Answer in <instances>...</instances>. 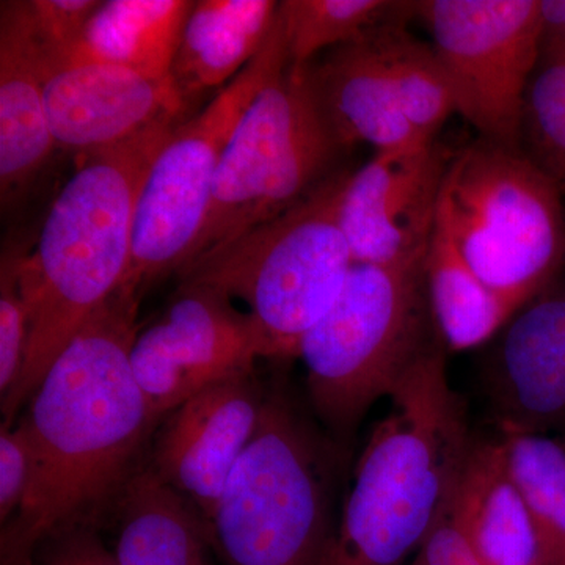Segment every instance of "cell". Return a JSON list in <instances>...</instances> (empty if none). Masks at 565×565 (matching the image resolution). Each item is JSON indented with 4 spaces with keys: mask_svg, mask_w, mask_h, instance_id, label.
Here are the masks:
<instances>
[{
    "mask_svg": "<svg viewBox=\"0 0 565 565\" xmlns=\"http://www.w3.org/2000/svg\"><path fill=\"white\" fill-rule=\"evenodd\" d=\"M140 303L118 289L25 404L17 426L28 441L31 481L20 511L2 525L0 565H32L55 535L99 530L147 467L159 422L131 364Z\"/></svg>",
    "mask_w": 565,
    "mask_h": 565,
    "instance_id": "obj_1",
    "label": "cell"
},
{
    "mask_svg": "<svg viewBox=\"0 0 565 565\" xmlns=\"http://www.w3.org/2000/svg\"><path fill=\"white\" fill-rule=\"evenodd\" d=\"M181 117L85 154L52 202L35 252L21 255L29 344L17 385L2 399L6 426L39 388L82 327L120 289L132 256L137 200L148 169Z\"/></svg>",
    "mask_w": 565,
    "mask_h": 565,
    "instance_id": "obj_2",
    "label": "cell"
},
{
    "mask_svg": "<svg viewBox=\"0 0 565 565\" xmlns=\"http://www.w3.org/2000/svg\"><path fill=\"white\" fill-rule=\"evenodd\" d=\"M445 351L440 341L424 353L388 397L323 565H403L444 515L473 445Z\"/></svg>",
    "mask_w": 565,
    "mask_h": 565,
    "instance_id": "obj_3",
    "label": "cell"
},
{
    "mask_svg": "<svg viewBox=\"0 0 565 565\" xmlns=\"http://www.w3.org/2000/svg\"><path fill=\"white\" fill-rule=\"evenodd\" d=\"M332 449L280 390L215 509L210 541L223 565H323L334 526Z\"/></svg>",
    "mask_w": 565,
    "mask_h": 565,
    "instance_id": "obj_4",
    "label": "cell"
},
{
    "mask_svg": "<svg viewBox=\"0 0 565 565\" xmlns=\"http://www.w3.org/2000/svg\"><path fill=\"white\" fill-rule=\"evenodd\" d=\"M424 256L396 266L353 264L337 302L300 341L297 356L307 367L311 405L338 435L355 429L371 405L392 396L441 341Z\"/></svg>",
    "mask_w": 565,
    "mask_h": 565,
    "instance_id": "obj_5",
    "label": "cell"
},
{
    "mask_svg": "<svg viewBox=\"0 0 565 565\" xmlns=\"http://www.w3.org/2000/svg\"><path fill=\"white\" fill-rule=\"evenodd\" d=\"M437 223L486 285L522 307L564 270V196L519 148L478 137L455 152Z\"/></svg>",
    "mask_w": 565,
    "mask_h": 565,
    "instance_id": "obj_6",
    "label": "cell"
},
{
    "mask_svg": "<svg viewBox=\"0 0 565 565\" xmlns=\"http://www.w3.org/2000/svg\"><path fill=\"white\" fill-rule=\"evenodd\" d=\"M349 172H334L292 210L181 270L180 281L244 300L277 359L297 356L303 334L337 302L353 264L340 225Z\"/></svg>",
    "mask_w": 565,
    "mask_h": 565,
    "instance_id": "obj_7",
    "label": "cell"
},
{
    "mask_svg": "<svg viewBox=\"0 0 565 565\" xmlns=\"http://www.w3.org/2000/svg\"><path fill=\"white\" fill-rule=\"evenodd\" d=\"M288 63L278 11L263 51L162 145L137 200L131 266L120 286L140 302L152 286L180 274L191 259L226 145L256 96Z\"/></svg>",
    "mask_w": 565,
    "mask_h": 565,
    "instance_id": "obj_8",
    "label": "cell"
},
{
    "mask_svg": "<svg viewBox=\"0 0 565 565\" xmlns=\"http://www.w3.org/2000/svg\"><path fill=\"white\" fill-rule=\"evenodd\" d=\"M341 151L305 71L288 63L256 96L226 145L203 232L184 267L292 210L332 177Z\"/></svg>",
    "mask_w": 565,
    "mask_h": 565,
    "instance_id": "obj_9",
    "label": "cell"
},
{
    "mask_svg": "<svg viewBox=\"0 0 565 565\" xmlns=\"http://www.w3.org/2000/svg\"><path fill=\"white\" fill-rule=\"evenodd\" d=\"M407 24L379 25L305 70L316 107L341 150L430 143L456 114L433 46L412 35Z\"/></svg>",
    "mask_w": 565,
    "mask_h": 565,
    "instance_id": "obj_10",
    "label": "cell"
},
{
    "mask_svg": "<svg viewBox=\"0 0 565 565\" xmlns=\"http://www.w3.org/2000/svg\"><path fill=\"white\" fill-rule=\"evenodd\" d=\"M456 114L479 139L519 148L527 85L542 55L541 0H419Z\"/></svg>",
    "mask_w": 565,
    "mask_h": 565,
    "instance_id": "obj_11",
    "label": "cell"
},
{
    "mask_svg": "<svg viewBox=\"0 0 565 565\" xmlns=\"http://www.w3.org/2000/svg\"><path fill=\"white\" fill-rule=\"evenodd\" d=\"M259 359L277 355L256 319L225 292L192 281H180L131 352L137 384L158 422L207 386L255 373Z\"/></svg>",
    "mask_w": 565,
    "mask_h": 565,
    "instance_id": "obj_12",
    "label": "cell"
},
{
    "mask_svg": "<svg viewBox=\"0 0 565 565\" xmlns=\"http://www.w3.org/2000/svg\"><path fill=\"white\" fill-rule=\"evenodd\" d=\"M455 151L435 140L382 151L345 178L340 225L353 263L396 266L426 255Z\"/></svg>",
    "mask_w": 565,
    "mask_h": 565,
    "instance_id": "obj_13",
    "label": "cell"
},
{
    "mask_svg": "<svg viewBox=\"0 0 565 565\" xmlns=\"http://www.w3.org/2000/svg\"><path fill=\"white\" fill-rule=\"evenodd\" d=\"M266 393L255 373L218 382L163 416L152 435L148 470L184 498L207 530L258 426Z\"/></svg>",
    "mask_w": 565,
    "mask_h": 565,
    "instance_id": "obj_14",
    "label": "cell"
},
{
    "mask_svg": "<svg viewBox=\"0 0 565 565\" xmlns=\"http://www.w3.org/2000/svg\"><path fill=\"white\" fill-rule=\"evenodd\" d=\"M44 99L57 148L84 154L132 139L161 118L182 117L188 107L170 76L98 62L47 66Z\"/></svg>",
    "mask_w": 565,
    "mask_h": 565,
    "instance_id": "obj_15",
    "label": "cell"
},
{
    "mask_svg": "<svg viewBox=\"0 0 565 565\" xmlns=\"http://www.w3.org/2000/svg\"><path fill=\"white\" fill-rule=\"evenodd\" d=\"M500 429L565 427V289L552 286L514 316L489 364Z\"/></svg>",
    "mask_w": 565,
    "mask_h": 565,
    "instance_id": "obj_16",
    "label": "cell"
},
{
    "mask_svg": "<svg viewBox=\"0 0 565 565\" xmlns=\"http://www.w3.org/2000/svg\"><path fill=\"white\" fill-rule=\"evenodd\" d=\"M0 6V193L6 210L40 177L57 145L44 99L46 63L29 0Z\"/></svg>",
    "mask_w": 565,
    "mask_h": 565,
    "instance_id": "obj_17",
    "label": "cell"
},
{
    "mask_svg": "<svg viewBox=\"0 0 565 565\" xmlns=\"http://www.w3.org/2000/svg\"><path fill=\"white\" fill-rule=\"evenodd\" d=\"M448 512L482 565H545L537 531L505 467L500 440H473Z\"/></svg>",
    "mask_w": 565,
    "mask_h": 565,
    "instance_id": "obj_18",
    "label": "cell"
},
{
    "mask_svg": "<svg viewBox=\"0 0 565 565\" xmlns=\"http://www.w3.org/2000/svg\"><path fill=\"white\" fill-rule=\"evenodd\" d=\"M278 11L275 0L195 2L170 68L184 103L228 85L266 46Z\"/></svg>",
    "mask_w": 565,
    "mask_h": 565,
    "instance_id": "obj_19",
    "label": "cell"
},
{
    "mask_svg": "<svg viewBox=\"0 0 565 565\" xmlns=\"http://www.w3.org/2000/svg\"><path fill=\"white\" fill-rule=\"evenodd\" d=\"M114 520L121 565H211L206 523L147 467L132 479Z\"/></svg>",
    "mask_w": 565,
    "mask_h": 565,
    "instance_id": "obj_20",
    "label": "cell"
},
{
    "mask_svg": "<svg viewBox=\"0 0 565 565\" xmlns=\"http://www.w3.org/2000/svg\"><path fill=\"white\" fill-rule=\"evenodd\" d=\"M193 6V0H103L62 62L110 63L169 77Z\"/></svg>",
    "mask_w": 565,
    "mask_h": 565,
    "instance_id": "obj_21",
    "label": "cell"
},
{
    "mask_svg": "<svg viewBox=\"0 0 565 565\" xmlns=\"http://www.w3.org/2000/svg\"><path fill=\"white\" fill-rule=\"evenodd\" d=\"M424 278L435 330L446 351L486 344L525 308L486 285L438 223L424 256Z\"/></svg>",
    "mask_w": 565,
    "mask_h": 565,
    "instance_id": "obj_22",
    "label": "cell"
},
{
    "mask_svg": "<svg viewBox=\"0 0 565 565\" xmlns=\"http://www.w3.org/2000/svg\"><path fill=\"white\" fill-rule=\"evenodd\" d=\"M512 481L533 520L545 565H565V445L542 433L500 429Z\"/></svg>",
    "mask_w": 565,
    "mask_h": 565,
    "instance_id": "obj_23",
    "label": "cell"
},
{
    "mask_svg": "<svg viewBox=\"0 0 565 565\" xmlns=\"http://www.w3.org/2000/svg\"><path fill=\"white\" fill-rule=\"evenodd\" d=\"M416 2L396 0H285L280 2L289 68L305 71L321 51H332L379 25L415 18Z\"/></svg>",
    "mask_w": 565,
    "mask_h": 565,
    "instance_id": "obj_24",
    "label": "cell"
},
{
    "mask_svg": "<svg viewBox=\"0 0 565 565\" xmlns=\"http://www.w3.org/2000/svg\"><path fill=\"white\" fill-rule=\"evenodd\" d=\"M520 150L565 196V55H541L527 85Z\"/></svg>",
    "mask_w": 565,
    "mask_h": 565,
    "instance_id": "obj_25",
    "label": "cell"
},
{
    "mask_svg": "<svg viewBox=\"0 0 565 565\" xmlns=\"http://www.w3.org/2000/svg\"><path fill=\"white\" fill-rule=\"evenodd\" d=\"M20 250L0 263V401L17 385L29 344V308L20 281Z\"/></svg>",
    "mask_w": 565,
    "mask_h": 565,
    "instance_id": "obj_26",
    "label": "cell"
},
{
    "mask_svg": "<svg viewBox=\"0 0 565 565\" xmlns=\"http://www.w3.org/2000/svg\"><path fill=\"white\" fill-rule=\"evenodd\" d=\"M102 3L103 0H29L46 68L62 62L76 47Z\"/></svg>",
    "mask_w": 565,
    "mask_h": 565,
    "instance_id": "obj_27",
    "label": "cell"
},
{
    "mask_svg": "<svg viewBox=\"0 0 565 565\" xmlns=\"http://www.w3.org/2000/svg\"><path fill=\"white\" fill-rule=\"evenodd\" d=\"M31 481V455L18 426L0 427V522L20 511Z\"/></svg>",
    "mask_w": 565,
    "mask_h": 565,
    "instance_id": "obj_28",
    "label": "cell"
},
{
    "mask_svg": "<svg viewBox=\"0 0 565 565\" xmlns=\"http://www.w3.org/2000/svg\"><path fill=\"white\" fill-rule=\"evenodd\" d=\"M412 565H482L460 533L446 505L433 531L423 542Z\"/></svg>",
    "mask_w": 565,
    "mask_h": 565,
    "instance_id": "obj_29",
    "label": "cell"
},
{
    "mask_svg": "<svg viewBox=\"0 0 565 565\" xmlns=\"http://www.w3.org/2000/svg\"><path fill=\"white\" fill-rule=\"evenodd\" d=\"M57 550L68 565H121L117 553L106 548L98 530L77 527L44 542Z\"/></svg>",
    "mask_w": 565,
    "mask_h": 565,
    "instance_id": "obj_30",
    "label": "cell"
},
{
    "mask_svg": "<svg viewBox=\"0 0 565 565\" xmlns=\"http://www.w3.org/2000/svg\"><path fill=\"white\" fill-rule=\"evenodd\" d=\"M542 54L565 55V0H541Z\"/></svg>",
    "mask_w": 565,
    "mask_h": 565,
    "instance_id": "obj_31",
    "label": "cell"
},
{
    "mask_svg": "<svg viewBox=\"0 0 565 565\" xmlns=\"http://www.w3.org/2000/svg\"><path fill=\"white\" fill-rule=\"evenodd\" d=\"M39 555L40 565H68L63 561V557L58 555L57 550L50 544L41 545Z\"/></svg>",
    "mask_w": 565,
    "mask_h": 565,
    "instance_id": "obj_32",
    "label": "cell"
},
{
    "mask_svg": "<svg viewBox=\"0 0 565 565\" xmlns=\"http://www.w3.org/2000/svg\"><path fill=\"white\" fill-rule=\"evenodd\" d=\"M564 270H565V266H564ZM564 289H565V282H564Z\"/></svg>",
    "mask_w": 565,
    "mask_h": 565,
    "instance_id": "obj_33",
    "label": "cell"
},
{
    "mask_svg": "<svg viewBox=\"0 0 565 565\" xmlns=\"http://www.w3.org/2000/svg\"><path fill=\"white\" fill-rule=\"evenodd\" d=\"M412 565V564H411Z\"/></svg>",
    "mask_w": 565,
    "mask_h": 565,
    "instance_id": "obj_34",
    "label": "cell"
}]
</instances>
